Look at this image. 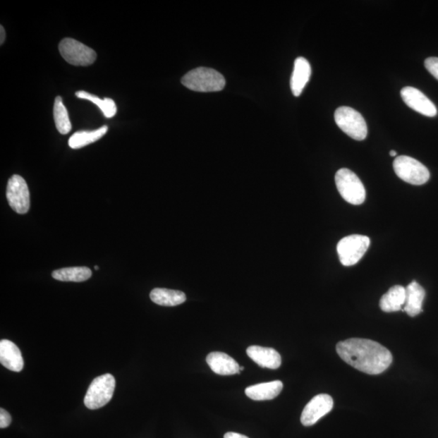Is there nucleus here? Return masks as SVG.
Instances as JSON below:
<instances>
[{
	"label": "nucleus",
	"instance_id": "f257e3e1",
	"mask_svg": "<svg viewBox=\"0 0 438 438\" xmlns=\"http://www.w3.org/2000/svg\"><path fill=\"white\" fill-rule=\"evenodd\" d=\"M336 351L346 363L370 375L385 372L393 360L391 351L370 339L353 338L342 341L337 344Z\"/></svg>",
	"mask_w": 438,
	"mask_h": 438
},
{
	"label": "nucleus",
	"instance_id": "f03ea898",
	"mask_svg": "<svg viewBox=\"0 0 438 438\" xmlns=\"http://www.w3.org/2000/svg\"><path fill=\"white\" fill-rule=\"evenodd\" d=\"M183 85L188 90L197 92H218L226 85L224 75L213 68H197L183 75Z\"/></svg>",
	"mask_w": 438,
	"mask_h": 438
},
{
	"label": "nucleus",
	"instance_id": "7ed1b4c3",
	"mask_svg": "<svg viewBox=\"0 0 438 438\" xmlns=\"http://www.w3.org/2000/svg\"><path fill=\"white\" fill-rule=\"evenodd\" d=\"M116 379L110 373L101 375L91 382L84 399L85 407L96 410L111 401L115 392Z\"/></svg>",
	"mask_w": 438,
	"mask_h": 438
},
{
	"label": "nucleus",
	"instance_id": "20e7f679",
	"mask_svg": "<svg viewBox=\"0 0 438 438\" xmlns=\"http://www.w3.org/2000/svg\"><path fill=\"white\" fill-rule=\"evenodd\" d=\"M335 183L341 196L346 202L355 205L365 202V186L353 171L347 169L339 170L335 175Z\"/></svg>",
	"mask_w": 438,
	"mask_h": 438
},
{
	"label": "nucleus",
	"instance_id": "39448f33",
	"mask_svg": "<svg viewBox=\"0 0 438 438\" xmlns=\"http://www.w3.org/2000/svg\"><path fill=\"white\" fill-rule=\"evenodd\" d=\"M339 128L356 140H363L367 134V123L361 114L349 107H340L334 113Z\"/></svg>",
	"mask_w": 438,
	"mask_h": 438
},
{
	"label": "nucleus",
	"instance_id": "423d86ee",
	"mask_svg": "<svg viewBox=\"0 0 438 438\" xmlns=\"http://www.w3.org/2000/svg\"><path fill=\"white\" fill-rule=\"evenodd\" d=\"M394 170L405 182L413 185H422L428 182L430 173L419 161L409 156H399L394 161Z\"/></svg>",
	"mask_w": 438,
	"mask_h": 438
},
{
	"label": "nucleus",
	"instance_id": "0eeeda50",
	"mask_svg": "<svg viewBox=\"0 0 438 438\" xmlns=\"http://www.w3.org/2000/svg\"><path fill=\"white\" fill-rule=\"evenodd\" d=\"M370 246L369 237L351 235L343 238L337 245L339 261L344 267H351L358 263Z\"/></svg>",
	"mask_w": 438,
	"mask_h": 438
},
{
	"label": "nucleus",
	"instance_id": "6e6552de",
	"mask_svg": "<svg viewBox=\"0 0 438 438\" xmlns=\"http://www.w3.org/2000/svg\"><path fill=\"white\" fill-rule=\"evenodd\" d=\"M59 51L65 61L74 66H90L97 59V54L93 49L68 37L59 43Z\"/></svg>",
	"mask_w": 438,
	"mask_h": 438
},
{
	"label": "nucleus",
	"instance_id": "1a4fd4ad",
	"mask_svg": "<svg viewBox=\"0 0 438 438\" xmlns=\"http://www.w3.org/2000/svg\"><path fill=\"white\" fill-rule=\"evenodd\" d=\"M6 197L8 204L15 212L25 214L30 207V195L28 185L24 178L14 175L9 178Z\"/></svg>",
	"mask_w": 438,
	"mask_h": 438
},
{
	"label": "nucleus",
	"instance_id": "9d476101",
	"mask_svg": "<svg viewBox=\"0 0 438 438\" xmlns=\"http://www.w3.org/2000/svg\"><path fill=\"white\" fill-rule=\"evenodd\" d=\"M334 407L333 399L327 394L313 397L303 410L300 421L303 425L312 426L328 414Z\"/></svg>",
	"mask_w": 438,
	"mask_h": 438
},
{
	"label": "nucleus",
	"instance_id": "9b49d317",
	"mask_svg": "<svg viewBox=\"0 0 438 438\" xmlns=\"http://www.w3.org/2000/svg\"><path fill=\"white\" fill-rule=\"evenodd\" d=\"M401 97L407 106L421 115L428 117L437 116V110L434 102L419 90L407 86L401 90Z\"/></svg>",
	"mask_w": 438,
	"mask_h": 438
},
{
	"label": "nucleus",
	"instance_id": "f8f14e48",
	"mask_svg": "<svg viewBox=\"0 0 438 438\" xmlns=\"http://www.w3.org/2000/svg\"><path fill=\"white\" fill-rule=\"evenodd\" d=\"M0 362L11 371L20 372L23 370V354L18 346L10 340L2 339L0 342Z\"/></svg>",
	"mask_w": 438,
	"mask_h": 438
},
{
	"label": "nucleus",
	"instance_id": "ddd939ff",
	"mask_svg": "<svg viewBox=\"0 0 438 438\" xmlns=\"http://www.w3.org/2000/svg\"><path fill=\"white\" fill-rule=\"evenodd\" d=\"M247 355L259 366L267 369L276 370L282 364L280 354L273 348L251 346L247 349Z\"/></svg>",
	"mask_w": 438,
	"mask_h": 438
},
{
	"label": "nucleus",
	"instance_id": "4468645a",
	"mask_svg": "<svg viewBox=\"0 0 438 438\" xmlns=\"http://www.w3.org/2000/svg\"><path fill=\"white\" fill-rule=\"evenodd\" d=\"M207 362L210 369L219 375H234L241 373L239 364L226 353L214 351L207 355Z\"/></svg>",
	"mask_w": 438,
	"mask_h": 438
},
{
	"label": "nucleus",
	"instance_id": "2eb2a0df",
	"mask_svg": "<svg viewBox=\"0 0 438 438\" xmlns=\"http://www.w3.org/2000/svg\"><path fill=\"white\" fill-rule=\"evenodd\" d=\"M312 69L310 62L304 57L297 58L294 63L293 73L291 78L292 94L299 97L311 77Z\"/></svg>",
	"mask_w": 438,
	"mask_h": 438
},
{
	"label": "nucleus",
	"instance_id": "dca6fc26",
	"mask_svg": "<svg viewBox=\"0 0 438 438\" xmlns=\"http://www.w3.org/2000/svg\"><path fill=\"white\" fill-rule=\"evenodd\" d=\"M284 384L281 381L260 383L248 387L245 389L246 396L255 401L273 399L282 391Z\"/></svg>",
	"mask_w": 438,
	"mask_h": 438
},
{
	"label": "nucleus",
	"instance_id": "f3484780",
	"mask_svg": "<svg viewBox=\"0 0 438 438\" xmlns=\"http://www.w3.org/2000/svg\"><path fill=\"white\" fill-rule=\"evenodd\" d=\"M406 289L404 311L410 317H415L422 312V305L425 297V291L415 281L410 283Z\"/></svg>",
	"mask_w": 438,
	"mask_h": 438
},
{
	"label": "nucleus",
	"instance_id": "a211bd4d",
	"mask_svg": "<svg viewBox=\"0 0 438 438\" xmlns=\"http://www.w3.org/2000/svg\"><path fill=\"white\" fill-rule=\"evenodd\" d=\"M406 301V289L403 286H392L380 300V308L383 312H393L402 310Z\"/></svg>",
	"mask_w": 438,
	"mask_h": 438
},
{
	"label": "nucleus",
	"instance_id": "6ab92c4d",
	"mask_svg": "<svg viewBox=\"0 0 438 438\" xmlns=\"http://www.w3.org/2000/svg\"><path fill=\"white\" fill-rule=\"evenodd\" d=\"M150 296L156 305L167 307L180 305L187 300L183 291L166 288H154Z\"/></svg>",
	"mask_w": 438,
	"mask_h": 438
},
{
	"label": "nucleus",
	"instance_id": "aec40b11",
	"mask_svg": "<svg viewBox=\"0 0 438 438\" xmlns=\"http://www.w3.org/2000/svg\"><path fill=\"white\" fill-rule=\"evenodd\" d=\"M108 131L107 126H102L93 131H80L70 138L68 145L72 149L78 150L85 146L95 143L105 136Z\"/></svg>",
	"mask_w": 438,
	"mask_h": 438
},
{
	"label": "nucleus",
	"instance_id": "412c9836",
	"mask_svg": "<svg viewBox=\"0 0 438 438\" xmlns=\"http://www.w3.org/2000/svg\"><path fill=\"white\" fill-rule=\"evenodd\" d=\"M92 275L90 269L85 267H68L55 270L52 273V277L63 282H84L88 280Z\"/></svg>",
	"mask_w": 438,
	"mask_h": 438
},
{
	"label": "nucleus",
	"instance_id": "4be33fe9",
	"mask_svg": "<svg viewBox=\"0 0 438 438\" xmlns=\"http://www.w3.org/2000/svg\"><path fill=\"white\" fill-rule=\"evenodd\" d=\"M54 120L59 133L66 135L72 130L67 108L63 105L61 97L58 96L54 104Z\"/></svg>",
	"mask_w": 438,
	"mask_h": 438
},
{
	"label": "nucleus",
	"instance_id": "5701e85b",
	"mask_svg": "<svg viewBox=\"0 0 438 438\" xmlns=\"http://www.w3.org/2000/svg\"><path fill=\"white\" fill-rule=\"evenodd\" d=\"M75 96L81 99H85L93 102L96 106L99 107V109L104 113V115L107 118H112L116 116L117 112V107L115 101L111 99H101L100 97L90 94L85 91H78L75 93Z\"/></svg>",
	"mask_w": 438,
	"mask_h": 438
},
{
	"label": "nucleus",
	"instance_id": "b1692460",
	"mask_svg": "<svg viewBox=\"0 0 438 438\" xmlns=\"http://www.w3.org/2000/svg\"><path fill=\"white\" fill-rule=\"evenodd\" d=\"M425 66L434 77L438 80V58L430 57L425 59Z\"/></svg>",
	"mask_w": 438,
	"mask_h": 438
},
{
	"label": "nucleus",
	"instance_id": "393cba45",
	"mask_svg": "<svg viewBox=\"0 0 438 438\" xmlns=\"http://www.w3.org/2000/svg\"><path fill=\"white\" fill-rule=\"evenodd\" d=\"M12 422V418L6 410L4 408L0 409V428H7Z\"/></svg>",
	"mask_w": 438,
	"mask_h": 438
},
{
	"label": "nucleus",
	"instance_id": "a878e982",
	"mask_svg": "<svg viewBox=\"0 0 438 438\" xmlns=\"http://www.w3.org/2000/svg\"><path fill=\"white\" fill-rule=\"evenodd\" d=\"M224 438H250L245 435L237 434V432H229L224 435Z\"/></svg>",
	"mask_w": 438,
	"mask_h": 438
},
{
	"label": "nucleus",
	"instance_id": "bb28decb",
	"mask_svg": "<svg viewBox=\"0 0 438 438\" xmlns=\"http://www.w3.org/2000/svg\"><path fill=\"white\" fill-rule=\"evenodd\" d=\"M0 34H1L0 35H1V37H0V45H3L5 39H6V32H5L3 25L0 26Z\"/></svg>",
	"mask_w": 438,
	"mask_h": 438
},
{
	"label": "nucleus",
	"instance_id": "cd10ccee",
	"mask_svg": "<svg viewBox=\"0 0 438 438\" xmlns=\"http://www.w3.org/2000/svg\"><path fill=\"white\" fill-rule=\"evenodd\" d=\"M389 155L391 157H396L397 156V152L396 150H391V152H389Z\"/></svg>",
	"mask_w": 438,
	"mask_h": 438
},
{
	"label": "nucleus",
	"instance_id": "c85d7f7f",
	"mask_svg": "<svg viewBox=\"0 0 438 438\" xmlns=\"http://www.w3.org/2000/svg\"><path fill=\"white\" fill-rule=\"evenodd\" d=\"M243 370H245V367H240V370H241V371H243Z\"/></svg>",
	"mask_w": 438,
	"mask_h": 438
},
{
	"label": "nucleus",
	"instance_id": "c756f323",
	"mask_svg": "<svg viewBox=\"0 0 438 438\" xmlns=\"http://www.w3.org/2000/svg\"><path fill=\"white\" fill-rule=\"evenodd\" d=\"M95 268L96 270L99 269V267H97V266H96Z\"/></svg>",
	"mask_w": 438,
	"mask_h": 438
}]
</instances>
